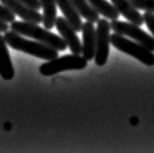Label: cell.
Listing matches in <instances>:
<instances>
[{"label": "cell", "instance_id": "cell-19", "mask_svg": "<svg viewBox=\"0 0 154 153\" xmlns=\"http://www.w3.org/2000/svg\"><path fill=\"white\" fill-rule=\"evenodd\" d=\"M19 1L33 10L38 11L41 9V3H40V0H19Z\"/></svg>", "mask_w": 154, "mask_h": 153}, {"label": "cell", "instance_id": "cell-12", "mask_svg": "<svg viewBox=\"0 0 154 153\" xmlns=\"http://www.w3.org/2000/svg\"><path fill=\"white\" fill-rule=\"evenodd\" d=\"M0 76L5 80H11L15 76V69L12 64L10 53L4 37L0 34Z\"/></svg>", "mask_w": 154, "mask_h": 153}, {"label": "cell", "instance_id": "cell-15", "mask_svg": "<svg viewBox=\"0 0 154 153\" xmlns=\"http://www.w3.org/2000/svg\"><path fill=\"white\" fill-rule=\"evenodd\" d=\"M71 2L73 3L74 7L78 11L81 17L86 19L88 22L95 24L99 21L100 14L91 6L88 0H71Z\"/></svg>", "mask_w": 154, "mask_h": 153}, {"label": "cell", "instance_id": "cell-13", "mask_svg": "<svg viewBox=\"0 0 154 153\" xmlns=\"http://www.w3.org/2000/svg\"><path fill=\"white\" fill-rule=\"evenodd\" d=\"M43 9L42 23L45 29L51 30L55 27L57 20V3L56 0H40Z\"/></svg>", "mask_w": 154, "mask_h": 153}, {"label": "cell", "instance_id": "cell-7", "mask_svg": "<svg viewBox=\"0 0 154 153\" xmlns=\"http://www.w3.org/2000/svg\"><path fill=\"white\" fill-rule=\"evenodd\" d=\"M55 27L58 30L64 41L66 42L67 47H69L72 54L80 55L82 53V43H81L78 35L76 34L75 30L70 26L64 17H57Z\"/></svg>", "mask_w": 154, "mask_h": 153}, {"label": "cell", "instance_id": "cell-2", "mask_svg": "<svg viewBox=\"0 0 154 153\" xmlns=\"http://www.w3.org/2000/svg\"><path fill=\"white\" fill-rule=\"evenodd\" d=\"M4 39H5L8 45L11 48H13V49L22 51L23 53L29 54L31 56H34V57L43 60H47V61L59 56L58 50H56L42 42H39L37 40L32 41V40L26 39L21 34L15 33L13 31H5Z\"/></svg>", "mask_w": 154, "mask_h": 153}, {"label": "cell", "instance_id": "cell-1", "mask_svg": "<svg viewBox=\"0 0 154 153\" xmlns=\"http://www.w3.org/2000/svg\"><path fill=\"white\" fill-rule=\"evenodd\" d=\"M10 29L15 33L23 35V37H29L58 51H64L67 47L66 42L62 37L51 33L47 29L41 28L39 24L25 21H14L11 23Z\"/></svg>", "mask_w": 154, "mask_h": 153}, {"label": "cell", "instance_id": "cell-10", "mask_svg": "<svg viewBox=\"0 0 154 153\" xmlns=\"http://www.w3.org/2000/svg\"><path fill=\"white\" fill-rule=\"evenodd\" d=\"M110 1L115 9L118 11V13L126 18L130 23L135 24L137 26H143L144 23L143 16L136 7L133 6L129 0H110Z\"/></svg>", "mask_w": 154, "mask_h": 153}, {"label": "cell", "instance_id": "cell-6", "mask_svg": "<svg viewBox=\"0 0 154 153\" xmlns=\"http://www.w3.org/2000/svg\"><path fill=\"white\" fill-rule=\"evenodd\" d=\"M111 30L116 34L127 35L135 41L140 43L147 48V49L154 52V37L148 34L146 31L141 30L140 26H137L133 23L121 22L118 20H113L110 23Z\"/></svg>", "mask_w": 154, "mask_h": 153}, {"label": "cell", "instance_id": "cell-14", "mask_svg": "<svg viewBox=\"0 0 154 153\" xmlns=\"http://www.w3.org/2000/svg\"><path fill=\"white\" fill-rule=\"evenodd\" d=\"M88 2L99 14L103 15L105 19L113 21V20H117L119 18L120 14L118 13V11L115 9V7L111 3H109L106 0H88Z\"/></svg>", "mask_w": 154, "mask_h": 153}, {"label": "cell", "instance_id": "cell-20", "mask_svg": "<svg viewBox=\"0 0 154 153\" xmlns=\"http://www.w3.org/2000/svg\"><path fill=\"white\" fill-rule=\"evenodd\" d=\"M9 29V26H8V23L3 22L0 20V33H5Z\"/></svg>", "mask_w": 154, "mask_h": 153}, {"label": "cell", "instance_id": "cell-17", "mask_svg": "<svg viewBox=\"0 0 154 153\" xmlns=\"http://www.w3.org/2000/svg\"><path fill=\"white\" fill-rule=\"evenodd\" d=\"M15 17L16 15L10 9H8L2 3L0 4V20L1 21L6 23H12L15 21Z\"/></svg>", "mask_w": 154, "mask_h": 153}, {"label": "cell", "instance_id": "cell-11", "mask_svg": "<svg viewBox=\"0 0 154 153\" xmlns=\"http://www.w3.org/2000/svg\"><path fill=\"white\" fill-rule=\"evenodd\" d=\"M56 3L59 6L60 10L62 11L63 17L70 24V26L75 30L76 33L81 31L83 26L82 19L71 0H56Z\"/></svg>", "mask_w": 154, "mask_h": 153}, {"label": "cell", "instance_id": "cell-5", "mask_svg": "<svg viewBox=\"0 0 154 153\" xmlns=\"http://www.w3.org/2000/svg\"><path fill=\"white\" fill-rule=\"evenodd\" d=\"M96 29V52L95 62L102 67L107 62L110 44V23L106 19H99Z\"/></svg>", "mask_w": 154, "mask_h": 153}, {"label": "cell", "instance_id": "cell-16", "mask_svg": "<svg viewBox=\"0 0 154 153\" xmlns=\"http://www.w3.org/2000/svg\"><path fill=\"white\" fill-rule=\"evenodd\" d=\"M137 10L154 13V0H129Z\"/></svg>", "mask_w": 154, "mask_h": 153}, {"label": "cell", "instance_id": "cell-3", "mask_svg": "<svg viewBox=\"0 0 154 153\" xmlns=\"http://www.w3.org/2000/svg\"><path fill=\"white\" fill-rule=\"evenodd\" d=\"M110 43L119 51L124 52L132 57L139 60L146 66L154 65V53L137 41L129 40L124 35L119 34H110Z\"/></svg>", "mask_w": 154, "mask_h": 153}, {"label": "cell", "instance_id": "cell-4", "mask_svg": "<svg viewBox=\"0 0 154 153\" xmlns=\"http://www.w3.org/2000/svg\"><path fill=\"white\" fill-rule=\"evenodd\" d=\"M88 61L83 56L69 54L62 57H56L48 62L42 64L39 68V72L43 76H54L63 71L83 70L87 67Z\"/></svg>", "mask_w": 154, "mask_h": 153}, {"label": "cell", "instance_id": "cell-9", "mask_svg": "<svg viewBox=\"0 0 154 153\" xmlns=\"http://www.w3.org/2000/svg\"><path fill=\"white\" fill-rule=\"evenodd\" d=\"M82 56L91 61L95 58L96 52V29L94 23L86 22L82 26Z\"/></svg>", "mask_w": 154, "mask_h": 153}, {"label": "cell", "instance_id": "cell-8", "mask_svg": "<svg viewBox=\"0 0 154 153\" xmlns=\"http://www.w3.org/2000/svg\"><path fill=\"white\" fill-rule=\"evenodd\" d=\"M0 2L25 22H30L34 24H40L42 22V15L38 11L27 7L25 4L20 2L19 0H0Z\"/></svg>", "mask_w": 154, "mask_h": 153}, {"label": "cell", "instance_id": "cell-18", "mask_svg": "<svg viewBox=\"0 0 154 153\" xmlns=\"http://www.w3.org/2000/svg\"><path fill=\"white\" fill-rule=\"evenodd\" d=\"M143 16V21L145 23V25L148 28V30L150 31V33L152 34V37H154V13L152 12H144Z\"/></svg>", "mask_w": 154, "mask_h": 153}]
</instances>
